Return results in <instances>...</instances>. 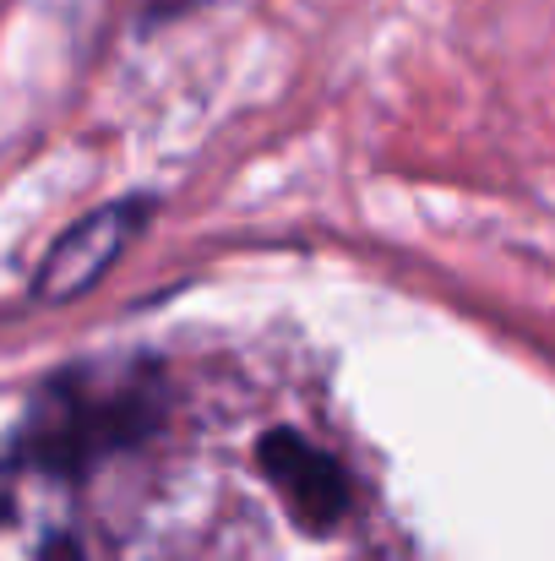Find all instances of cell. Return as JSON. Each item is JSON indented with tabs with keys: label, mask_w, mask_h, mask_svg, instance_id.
<instances>
[{
	"label": "cell",
	"mask_w": 555,
	"mask_h": 561,
	"mask_svg": "<svg viewBox=\"0 0 555 561\" xmlns=\"http://www.w3.org/2000/svg\"><path fill=\"white\" fill-rule=\"evenodd\" d=\"M159 11H196V5H207V0H153Z\"/></svg>",
	"instance_id": "5"
},
{
	"label": "cell",
	"mask_w": 555,
	"mask_h": 561,
	"mask_svg": "<svg viewBox=\"0 0 555 561\" xmlns=\"http://www.w3.org/2000/svg\"><path fill=\"white\" fill-rule=\"evenodd\" d=\"M142 218H148L142 202H115V207H99L93 218H82L71 234H60L49 262L38 267V300H77L88 284H99L115 267V256L131 245Z\"/></svg>",
	"instance_id": "4"
},
{
	"label": "cell",
	"mask_w": 555,
	"mask_h": 561,
	"mask_svg": "<svg viewBox=\"0 0 555 561\" xmlns=\"http://www.w3.org/2000/svg\"><path fill=\"white\" fill-rule=\"evenodd\" d=\"M148 381H71L66 392L55 387V414L33 431L38 458L71 469V458L93 442H120L137 420H148Z\"/></svg>",
	"instance_id": "2"
},
{
	"label": "cell",
	"mask_w": 555,
	"mask_h": 561,
	"mask_svg": "<svg viewBox=\"0 0 555 561\" xmlns=\"http://www.w3.org/2000/svg\"><path fill=\"white\" fill-rule=\"evenodd\" d=\"M262 469H267L273 491L289 502L294 524H305L311 535H327V529L344 524V513H349V480H344V469H338L327 453H316L305 436L273 431V436L262 442Z\"/></svg>",
	"instance_id": "3"
},
{
	"label": "cell",
	"mask_w": 555,
	"mask_h": 561,
	"mask_svg": "<svg viewBox=\"0 0 555 561\" xmlns=\"http://www.w3.org/2000/svg\"><path fill=\"white\" fill-rule=\"evenodd\" d=\"M0 561H82L71 469L38 453L0 463Z\"/></svg>",
	"instance_id": "1"
}]
</instances>
